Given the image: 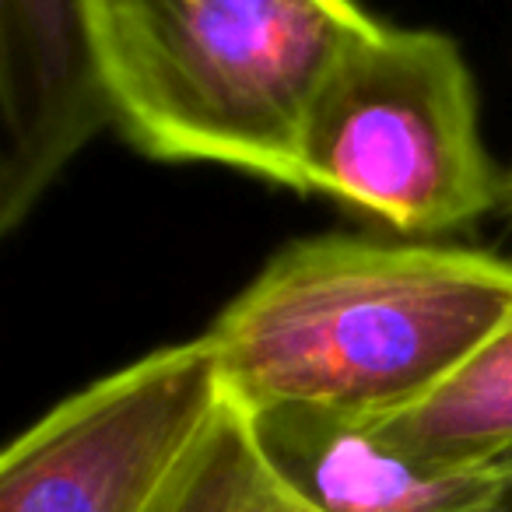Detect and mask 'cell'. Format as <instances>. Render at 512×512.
I'll list each match as a JSON object with an SVG mask.
<instances>
[{
  "instance_id": "8",
  "label": "cell",
  "mask_w": 512,
  "mask_h": 512,
  "mask_svg": "<svg viewBox=\"0 0 512 512\" xmlns=\"http://www.w3.org/2000/svg\"><path fill=\"white\" fill-rule=\"evenodd\" d=\"M141 512H327L267 456L253 421L225 400Z\"/></svg>"
},
{
  "instance_id": "6",
  "label": "cell",
  "mask_w": 512,
  "mask_h": 512,
  "mask_svg": "<svg viewBox=\"0 0 512 512\" xmlns=\"http://www.w3.org/2000/svg\"><path fill=\"white\" fill-rule=\"evenodd\" d=\"M274 467L327 512H491L512 488V460L442 467L372 435L355 414L274 407L246 414Z\"/></svg>"
},
{
  "instance_id": "3",
  "label": "cell",
  "mask_w": 512,
  "mask_h": 512,
  "mask_svg": "<svg viewBox=\"0 0 512 512\" xmlns=\"http://www.w3.org/2000/svg\"><path fill=\"white\" fill-rule=\"evenodd\" d=\"M299 169L302 193H323L404 235L463 228L512 190L484 148L460 46L442 32L383 22L320 88Z\"/></svg>"
},
{
  "instance_id": "4",
  "label": "cell",
  "mask_w": 512,
  "mask_h": 512,
  "mask_svg": "<svg viewBox=\"0 0 512 512\" xmlns=\"http://www.w3.org/2000/svg\"><path fill=\"white\" fill-rule=\"evenodd\" d=\"M207 334L95 379L0 456V512H141L225 407Z\"/></svg>"
},
{
  "instance_id": "9",
  "label": "cell",
  "mask_w": 512,
  "mask_h": 512,
  "mask_svg": "<svg viewBox=\"0 0 512 512\" xmlns=\"http://www.w3.org/2000/svg\"><path fill=\"white\" fill-rule=\"evenodd\" d=\"M491 512H512V488L505 491V498H502V502H498V505H495V509H491Z\"/></svg>"
},
{
  "instance_id": "7",
  "label": "cell",
  "mask_w": 512,
  "mask_h": 512,
  "mask_svg": "<svg viewBox=\"0 0 512 512\" xmlns=\"http://www.w3.org/2000/svg\"><path fill=\"white\" fill-rule=\"evenodd\" d=\"M372 435L442 467L512 460V316L432 393L386 414H355Z\"/></svg>"
},
{
  "instance_id": "1",
  "label": "cell",
  "mask_w": 512,
  "mask_h": 512,
  "mask_svg": "<svg viewBox=\"0 0 512 512\" xmlns=\"http://www.w3.org/2000/svg\"><path fill=\"white\" fill-rule=\"evenodd\" d=\"M509 316L502 256L316 235L278 249L204 334L246 414H386L432 393Z\"/></svg>"
},
{
  "instance_id": "5",
  "label": "cell",
  "mask_w": 512,
  "mask_h": 512,
  "mask_svg": "<svg viewBox=\"0 0 512 512\" xmlns=\"http://www.w3.org/2000/svg\"><path fill=\"white\" fill-rule=\"evenodd\" d=\"M0 232L113 123L88 0H0Z\"/></svg>"
},
{
  "instance_id": "2",
  "label": "cell",
  "mask_w": 512,
  "mask_h": 512,
  "mask_svg": "<svg viewBox=\"0 0 512 512\" xmlns=\"http://www.w3.org/2000/svg\"><path fill=\"white\" fill-rule=\"evenodd\" d=\"M88 11L113 127L137 151L299 193L316 95L379 25L358 0H88Z\"/></svg>"
}]
</instances>
